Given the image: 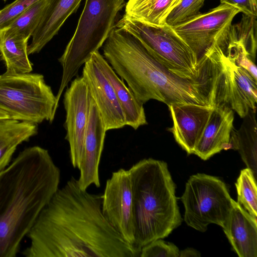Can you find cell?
Returning <instances> with one entry per match:
<instances>
[{
    "label": "cell",
    "mask_w": 257,
    "mask_h": 257,
    "mask_svg": "<svg viewBox=\"0 0 257 257\" xmlns=\"http://www.w3.org/2000/svg\"><path fill=\"white\" fill-rule=\"evenodd\" d=\"M102 194L83 190L74 177L59 188L27 235L26 257H138L105 218Z\"/></svg>",
    "instance_id": "obj_1"
},
{
    "label": "cell",
    "mask_w": 257,
    "mask_h": 257,
    "mask_svg": "<svg viewBox=\"0 0 257 257\" xmlns=\"http://www.w3.org/2000/svg\"><path fill=\"white\" fill-rule=\"evenodd\" d=\"M60 181L59 168L38 146L23 150L0 172V257L17 255Z\"/></svg>",
    "instance_id": "obj_2"
},
{
    "label": "cell",
    "mask_w": 257,
    "mask_h": 257,
    "mask_svg": "<svg viewBox=\"0 0 257 257\" xmlns=\"http://www.w3.org/2000/svg\"><path fill=\"white\" fill-rule=\"evenodd\" d=\"M103 52L116 74L143 104L155 99L169 106L185 102L190 96L192 81L166 69L127 31L115 27L103 45Z\"/></svg>",
    "instance_id": "obj_3"
},
{
    "label": "cell",
    "mask_w": 257,
    "mask_h": 257,
    "mask_svg": "<svg viewBox=\"0 0 257 257\" xmlns=\"http://www.w3.org/2000/svg\"><path fill=\"white\" fill-rule=\"evenodd\" d=\"M128 170L133 197L134 246L141 252L151 242L168 236L182 219L176 185L166 163L145 159Z\"/></svg>",
    "instance_id": "obj_4"
},
{
    "label": "cell",
    "mask_w": 257,
    "mask_h": 257,
    "mask_svg": "<svg viewBox=\"0 0 257 257\" xmlns=\"http://www.w3.org/2000/svg\"><path fill=\"white\" fill-rule=\"evenodd\" d=\"M124 0H85L76 30L58 61L62 67L56 105L62 93L80 68L103 46L116 27Z\"/></svg>",
    "instance_id": "obj_5"
},
{
    "label": "cell",
    "mask_w": 257,
    "mask_h": 257,
    "mask_svg": "<svg viewBox=\"0 0 257 257\" xmlns=\"http://www.w3.org/2000/svg\"><path fill=\"white\" fill-rule=\"evenodd\" d=\"M138 39L153 57L170 72L183 78L196 79L210 73L219 66L217 55L210 52L202 63L189 46L166 24L151 26L132 20L125 16L116 22Z\"/></svg>",
    "instance_id": "obj_6"
},
{
    "label": "cell",
    "mask_w": 257,
    "mask_h": 257,
    "mask_svg": "<svg viewBox=\"0 0 257 257\" xmlns=\"http://www.w3.org/2000/svg\"><path fill=\"white\" fill-rule=\"evenodd\" d=\"M57 108L56 96L43 75H0V110L9 118L36 124L52 122Z\"/></svg>",
    "instance_id": "obj_7"
},
{
    "label": "cell",
    "mask_w": 257,
    "mask_h": 257,
    "mask_svg": "<svg viewBox=\"0 0 257 257\" xmlns=\"http://www.w3.org/2000/svg\"><path fill=\"white\" fill-rule=\"evenodd\" d=\"M232 200L225 183L205 174L190 177L181 197L184 220L194 229L204 232L214 223L222 227L232 207Z\"/></svg>",
    "instance_id": "obj_8"
},
{
    "label": "cell",
    "mask_w": 257,
    "mask_h": 257,
    "mask_svg": "<svg viewBox=\"0 0 257 257\" xmlns=\"http://www.w3.org/2000/svg\"><path fill=\"white\" fill-rule=\"evenodd\" d=\"M239 12L231 6L221 4L207 13L172 27L191 49L198 62L202 63L217 37L231 24Z\"/></svg>",
    "instance_id": "obj_9"
},
{
    "label": "cell",
    "mask_w": 257,
    "mask_h": 257,
    "mask_svg": "<svg viewBox=\"0 0 257 257\" xmlns=\"http://www.w3.org/2000/svg\"><path fill=\"white\" fill-rule=\"evenodd\" d=\"M102 210L113 228L134 246L133 197L128 170L120 169L113 172L106 181L102 194Z\"/></svg>",
    "instance_id": "obj_10"
},
{
    "label": "cell",
    "mask_w": 257,
    "mask_h": 257,
    "mask_svg": "<svg viewBox=\"0 0 257 257\" xmlns=\"http://www.w3.org/2000/svg\"><path fill=\"white\" fill-rule=\"evenodd\" d=\"M91 100L88 86L82 76L71 82L64 95L65 139L69 145L71 162L75 168L79 169L82 158Z\"/></svg>",
    "instance_id": "obj_11"
},
{
    "label": "cell",
    "mask_w": 257,
    "mask_h": 257,
    "mask_svg": "<svg viewBox=\"0 0 257 257\" xmlns=\"http://www.w3.org/2000/svg\"><path fill=\"white\" fill-rule=\"evenodd\" d=\"M82 76L88 86L106 130L126 125L123 112L113 88L92 55L84 64Z\"/></svg>",
    "instance_id": "obj_12"
},
{
    "label": "cell",
    "mask_w": 257,
    "mask_h": 257,
    "mask_svg": "<svg viewBox=\"0 0 257 257\" xmlns=\"http://www.w3.org/2000/svg\"><path fill=\"white\" fill-rule=\"evenodd\" d=\"M168 107L173 121L169 131L188 154H193L214 106L179 103Z\"/></svg>",
    "instance_id": "obj_13"
},
{
    "label": "cell",
    "mask_w": 257,
    "mask_h": 257,
    "mask_svg": "<svg viewBox=\"0 0 257 257\" xmlns=\"http://www.w3.org/2000/svg\"><path fill=\"white\" fill-rule=\"evenodd\" d=\"M106 130L96 105L92 98L85 133L83 155L79 168L78 185L83 190L94 184L100 186L99 166Z\"/></svg>",
    "instance_id": "obj_14"
},
{
    "label": "cell",
    "mask_w": 257,
    "mask_h": 257,
    "mask_svg": "<svg viewBox=\"0 0 257 257\" xmlns=\"http://www.w3.org/2000/svg\"><path fill=\"white\" fill-rule=\"evenodd\" d=\"M223 64L226 95L231 108L243 118L250 109L255 110L256 82L249 73L227 57L215 41Z\"/></svg>",
    "instance_id": "obj_15"
},
{
    "label": "cell",
    "mask_w": 257,
    "mask_h": 257,
    "mask_svg": "<svg viewBox=\"0 0 257 257\" xmlns=\"http://www.w3.org/2000/svg\"><path fill=\"white\" fill-rule=\"evenodd\" d=\"M234 112L226 104L214 106L193 154L207 160L222 150L231 149Z\"/></svg>",
    "instance_id": "obj_16"
},
{
    "label": "cell",
    "mask_w": 257,
    "mask_h": 257,
    "mask_svg": "<svg viewBox=\"0 0 257 257\" xmlns=\"http://www.w3.org/2000/svg\"><path fill=\"white\" fill-rule=\"evenodd\" d=\"M256 221V218L232 200L231 210L222 228L239 257H257Z\"/></svg>",
    "instance_id": "obj_17"
},
{
    "label": "cell",
    "mask_w": 257,
    "mask_h": 257,
    "mask_svg": "<svg viewBox=\"0 0 257 257\" xmlns=\"http://www.w3.org/2000/svg\"><path fill=\"white\" fill-rule=\"evenodd\" d=\"M82 0H51L28 46V55L39 53L58 33Z\"/></svg>",
    "instance_id": "obj_18"
},
{
    "label": "cell",
    "mask_w": 257,
    "mask_h": 257,
    "mask_svg": "<svg viewBox=\"0 0 257 257\" xmlns=\"http://www.w3.org/2000/svg\"><path fill=\"white\" fill-rule=\"evenodd\" d=\"M99 67L112 85L123 112L125 124L134 130L147 124L143 103L135 96L123 80L120 79L98 51L92 55Z\"/></svg>",
    "instance_id": "obj_19"
},
{
    "label": "cell",
    "mask_w": 257,
    "mask_h": 257,
    "mask_svg": "<svg viewBox=\"0 0 257 257\" xmlns=\"http://www.w3.org/2000/svg\"><path fill=\"white\" fill-rule=\"evenodd\" d=\"M29 39L8 27L0 30V54L6 67L3 74H23L33 70L28 53Z\"/></svg>",
    "instance_id": "obj_20"
},
{
    "label": "cell",
    "mask_w": 257,
    "mask_h": 257,
    "mask_svg": "<svg viewBox=\"0 0 257 257\" xmlns=\"http://www.w3.org/2000/svg\"><path fill=\"white\" fill-rule=\"evenodd\" d=\"M37 133V124L9 118L0 119V172L11 163L18 146Z\"/></svg>",
    "instance_id": "obj_21"
},
{
    "label": "cell",
    "mask_w": 257,
    "mask_h": 257,
    "mask_svg": "<svg viewBox=\"0 0 257 257\" xmlns=\"http://www.w3.org/2000/svg\"><path fill=\"white\" fill-rule=\"evenodd\" d=\"M255 110L250 109L243 118L240 128L231 134V149L237 150L247 167L257 174V125Z\"/></svg>",
    "instance_id": "obj_22"
},
{
    "label": "cell",
    "mask_w": 257,
    "mask_h": 257,
    "mask_svg": "<svg viewBox=\"0 0 257 257\" xmlns=\"http://www.w3.org/2000/svg\"><path fill=\"white\" fill-rule=\"evenodd\" d=\"M181 0H128L124 16L140 23L155 26L166 24V19Z\"/></svg>",
    "instance_id": "obj_23"
},
{
    "label": "cell",
    "mask_w": 257,
    "mask_h": 257,
    "mask_svg": "<svg viewBox=\"0 0 257 257\" xmlns=\"http://www.w3.org/2000/svg\"><path fill=\"white\" fill-rule=\"evenodd\" d=\"M50 1L51 0L37 1L14 19L6 27L29 39L39 25Z\"/></svg>",
    "instance_id": "obj_24"
},
{
    "label": "cell",
    "mask_w": 257,
    "mask_h": 257,
    "mask_svg": "<svg viewBox=\"0 0 257 257\" xmlns=\"http://www.w3.org/2000/svg\"><path fill=\"white\" fill-rule=\"evenodd\" d=\"M237 202L251 216L257 217V188L256 178L247 168L240 171L235 183Z\"/></svg>",
    "instance_id": "obj_25"
},
{
    "label": "cell",
    "mask_w": 257,
    "mask_h": 257,
    "mask_svg": "<svg viewBox=\"0 0 257 257\" xmlns=\"http://www.w3.org/2000/svg\"><path fill=\"white\" fill-rule=\"evenodd\" d=\"M205 0H181L168 15L166 24L174 27L201 14L200 10Z\"/></svg>",
    "instance_id": "obj_26"
},
{
    "label": "cell",
    "mask_w": 257,
    "mask_h": 257,
    "mask_svg": "<svg viewBox=\"0 0 257 257\" xmlns=\"http://www.w3.org/2000/svg\"><path fill=\"white\" fill-rule=\"evenodd\" d=\"M180 251L173 243L158 239L143 246L141 250V257H178Z\"/></svg>",
    "instance_id": "obj_27"
},
{
    "label": "cell",
    "mask_w": 257,
    "mask_h": 257,
    "mask_svg": "<svg viewBox=\"0 0 257 257\" xmlns=\"http://www.w3.org/2000/svg\"><path fill=\"white\" fill-rule=\"evenodd\" d=\"M39 0H16L0 10V30Z\"/></svg>",
    "instance_id": "obj_28"
},
{
    "label": "cell",
    "mask_w": 257,
    "mask_h": 257,
    "mask_svg": "<svg viewBox=\"0 0 257 257\" xmlns=\"http://www.w3.org/2000/svg\"><path fill=\"white\" fill-rule=\"evenodd\" d=\"M225 4L237 9L244 15L256 19L257 0H220Z\"/></svg>",
    "instance_id": "obj_29"
},
{
    "label": "cell",
    "mask_w": 257,
    "mask_h": 257,
    "mask_svg": "<svg viewBox=\"0 0 257 257\" xmlns=\"http://www.w3.org/2000/svg\"><path fill=\"white\" fill-rule=\"evenodd\" d=\"M200 255L199 252L192 248H187L182 250L179 253V256L181 257H199Z\"/></svg>",
    "instance_id": "obj_30"
},
{
    "label": "cell",
    "mask_w": 257,
    "mask_h": 257,
    "mask_svg": "<svg viewBox=\"0 0 257 257\" xmlns=\"http://www.w3.org/2000/svg\"><path fill=\"white\" fill-rule=\"evenodd\" d=\"M8 117V116L7 115V114L3 111H2L1 110H0V119L7 118Z\"/></svg>",
    "instance_id": "obj_31"
},
{
    "label": "cell",
    "mask_w": 257,
    "mask_h": 257,
    "mask_svg": "<svg viewBox=\"0 0 257 257\" xmlns=\"http://www.w3.org/2000/svg\"><path fill=\"white\" fill-rule=\"evenodd\" d=\"M4 2H6L7 0H3Z\"/></svg>",
    "instance_id": "obj_32"
}]
</instances>
